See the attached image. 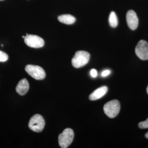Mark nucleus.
Listing matches in <instances>:
<instances>
[{
	"label": "nucleus",
	"mask_w": 148,
	"mask_h": 148,
	"mask_svg": "<svg viewBox=\"0 0 148 148\" xmlns=\"http://www.w3.org/2000/svg\"><path fill=\"white\" fill-rule=\"evenodd\" d=\"M45 122L40 115L37 114L32 117L29 121V126L30 129L35 132H41L44 127Z\"/></svg>",
	"instance_id": "obj_4"
},
{
	"label": "nucleus",
	"mask_w": 148,
	"mask_h": 148,
	"mask_svg": "<svg viewBox=\"0 0 148 148\" xmlns=\"http://www.w3.org/2000/svg\"><path fill=\"white\" fill-rule=\"evenodd\" d=\"M22 38L24 39V38H25V36H22Z\"/></svg>",
	"instance_id": "obj_19"
},
{
	"label": "nucleus",
	"mask_w": 148,
	"mask_h": 148,
	"mask_svg": "<svg viewBox=\"0 0 148 148\" xmlns=\"http://www.w3.org/2000/svg\"><path fill=\"white\" fill-rule=\"evenodd\" d=\"M8 58V55L6 53L0 51V62H5L7 61Z\"/></svg>",
	"instance_id": "obj_13"
},
{
	"label": "nucleus",
	"mask_w": 148,
	"mask_h": 148,
	"mask_svg": "<svg viewBox=\"0 0 148 148\" xmlns=\"http://www.w3.org/2000/svg\"><path fill=\"white\" fill-rule=\"evenodd\" d=\"M74 134L73 130L67 128L64 130L58 136V143L61 148H68L73 142Z\"/></svg>",
	"instance_id": "obj_3"
},
{
	"label": "nucleus",
	"mask_w": 148,
	"mask_h": 148,
	"mask_svg": "<svg viewBox=\"0 0 148 148\" xmlns=\"http://www.w3.org/2000/svg\"><path fill=\"white\" fill-rule=\"evenodd\" d=\"M147 93H148V86H147Z\"/></svg>",
	"instance_id": "obj_18"
},
{
	"label": "nucleus",
	"mask_w": 148,
	"mask_h": 148,
	"mask_svg": "<svg viewBox=\"0 0 148 148\" xmlns=\"http://www.w3.org/2000/svg\"><path fill=\"white\" fill-rule=\"evenodd\" d=\"M135 51L136 55L141 60H148V42L144 40H140L135 47Z\"/></svg>",
	"instance_id": "obj_7"
},
{
	"label": "nucleus",
	"mask_w": 148,
	"mask_h": 148,
	"mask_svg": "<svg viewBox=\"0 0 148 148\" xmlns=\"http://www.w3.org/2000/svg\"><path fill=\"white\" fill-rule=\"evenodd\" d=\"M126 21L128 27L131 30L137 29L139 24V20L137 14L134 11L130 10L126 14Z\"/></svg>",
	"instance_id": "obj_8"
},
{
	"label": "nucleus",
	"mask_w": 148,
	"mask_h": 148,
	"mask_svg": "<svg viewBox=\"0 0 148 148\" xmlns=\"http://www.w3.org/2000/svg\"><path fill=\"white\" fill-rule=\"evenodd\" d=\"M139 127L141 129L148 128V118L145 121L141 122L139 123Z\"/></svg>",
	"instance_id": "obj_14"
},
{
	"label": "nucleus",
	"mask_w": 148,
	"mask_h": 148,
	"mask_svg": "<svg viewBox=\"0 0 148 148\" xmlns=\"http://www.w3.org/2000/svg\"><path fill=\"white\" fill-rule=\"evenodd\" d=\"M3 46V45H1V46Z\"/></svg>",
	"instance_id": "obj_20"
},
{
	"label": "nucleus",
	"mask_w": 148,
	"mask_h": 148,
	"mask_svg": "<svg viewBox=\"0 0 148 148\" xmlns=\"http://www.w3.org/2000/svg\"><path fill=\"white\" fill-rule=\"evenodd\" d=\"M58 21L66 24H72L75 23L76 18L71 14H63L58 17Z\"/></svg>",
	"instance_id": "obj_11"
},
{
	"label": "nucleus",
	"mask_w": 148,
	"mask_h": 148,
	"mask_svg": "<svg viewBox=\"0 0 148 148\" xmlns=\"http://www.w3.org/2000/svg\"><path fill=\"white\" fill-rule=\"evenodd\" d=\"M145 137L147 139H148V132L145 134Z\"/></svg>",
	"instance_id": "obj_17"
},
{
	"label": "nucleus",
	"mask_w": 148,
	"mask_h": 148,
	"mask_svg": "<svg viewBox=\"0 0 148 148\" xmlns=\"http://www.w3.org/2000/svg\"><path fill=\"white\" fill-rule=\"evenodd\" d=\"M110 26L113 28H115L118 24V20L116 14L114 12H112L110 14L109 19Z\"/></svg>",
	"instance_id": "obj_12"
},
{
	"label": "nucleus",
	"mask_w": 148,
	"mask_h": 148,
	"mask_svg": "<svg viewBox=\"0 0 148 148\" xmlns=\"http://www.w3.org/2000/svg\"><path fill=\"white\" fill-rule=\"evenodd\" d=\"M90 57V54L86 51H77L72 59V65L74 67L77 69L83 67L88 64Z\"/></svg>",
	"instance_id": "obj_1"
},
{
	"label": "nucleus",
	"mask_w": 148,
	"mask_h": 148,
	"mask_svg": "<svg viewBox=\"0 0 148 148\" xmlns=\"http://www.w3.org/2000/svg\"><path fill=\"white\" fill-rule=\"evenodd\" d=\"M24 42L28 46L34 48L42 47L44 45V41L38 36L28 35L24 38Z\"/></svg>",
	"instance_id": "obj_6"
},
{
	"label": "nucleus",
	"mask_w": 148,
	"mask_h": 148,
	"mask_svg": "<svg viewBox=\"0 0 148 148\" xmlns=\"http://www.w3.org/2000/svg\"><path fill=\"white\" fill-rule=\"evenodd\" d=\"M108 90V88L107 86H103L99 88L90 94L89 96V99L91 101L98 100L106 95Z\"/></svg>",
	"instance_id": "obj_10"
},
{
	"label": "nucleus",
	"mask_w": 148,
	"mask_h": 148,
	"mask_svg": "<svg viewBox=\"0 0 148 148\" xmlns=\"http://www.w3.org/2000/svg\"><path fill=\"white\" fill-rule=\"evenodd\" d=\"M105 114L110 118L116 117L119 113L120 110V104L117 100H112L106 103L104 106Z\"/></svg>",
	"instance_id": "obj_2"
},
{
	"label": "nucleus",
	"mask_w": 148,
	"mask_h": 148,
	"mask_svg": "<svg viewBox=\"0 0 148 148\" xmlns=\"http://www.w3.org/2000/svg\"><path fill=\"white\" fill-rule=\"evenodd\" d=\"M29 83L26 79L21 80L18 83L16 88V92L18 94L23 95L26 94L29 90Z\"/></svg>",
	"instance_id": "obj_9"
},
{
	"label": "nucleus",
	"mask_w": 148,
	"mask_h": 148,
	"mask_svg": "<svg viewBox=\"0 0 148 148\" xmlns=\"http://www.w3.org/2000/svg\"><path fill=\"white\" fill-rule=\"evenodd\" d=\"M90 74L92 77H96L97 76V72L95 69H92L90 71Z\"/></svg>",
	"instance_id": "obj_15"
},
{
	"label": "nucleus",
	"mask_w": 148,
	"mask_h": 148,
	"mask_svg": "<svg viewBox=\"0 0 148 148\" xmlns=\"http://www.w3.org/2000/svg\"><path fill=\"white\" fill-rule=\"evenodd\" d=\"M110 73L111 72L110 70H105V71H103L102 72L101 75L103 77H106L110 75Z\"/></svg>",
	"instance_id": "obj_16"
},
{
	"label": "nucleus",
	"mask_w": 148,
	"mask_h": 148,
	"mask_svg": "<svg viewBox=\"0 0 148 148\" xmlns=\"http://www.w3.org/2000/svg\"><path fill=\"white\" fill-rule=\"evenodd\" d=\"M25 71L31 77L37 80L44 79L45 77L44 70L40 66L29 65L26 66Z\"/></svg>",
	"instance_id": "obj_5"
},
{
	"label": "nucleus",
	"mask_w": 148,
	"mask_h": 148,
	"mask_svg": "<svg viewBox=\"0 0 148 148\" xmlns=\"http://www.w3.org/2000/svg\"><path fill=\"white\" fill-rule=\"evenodd\" d=\"M0 1H2V0H0Z\"/></svg>",
	"instance_id": "obj_21"
}]
</instances>
